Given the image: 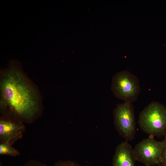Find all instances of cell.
<instances>
[{
	"label": "cell",
	"mask_w": 166,
	"mask_h": 166,
	"mask_svg": "<svg viewBox=\"0 0 166 166\" xmlns=\"http://www.w3.org/2000/svg\"><path fill=\"white\" fill-rule=\"evenodd\" d=\"M53 166H81L74 161L70 160H60L56 162Z\"/></svg>",
	"instance_id": "cell-9"
},
{
	"label": "cell",
	"mask_w": 166,
	"mask_h": 166,
	"mask_svg": "<svg viewBox=\"0 0 166 166\" xmlns=\"http://www.w3.org/2000/svg\"><path fill=\"white\" fill-rule=\"evenodd\" d=\"M163 141L164 142V146L161 164L162 166H166V136Z\"/></svg>",
	"instance_id": "cell-11"
},
{
	"label": "cell",
	"mask_w": 166,
	"mask_h": 166,
	"mask_svg": "<svg viewBox=\"0 0 166 166\" xmlns=\"http://www.w3.org/2000/svg\"><path fill=\"white\" fill-rule=\"evenodd\" d=\"M24 123L2 116L0 119V143L12 145L21 139L25 131Z\"/></svg>",
	"instance_id": "cell-6"
},
{
	"label": "cell",
	"mask_w": 166,
	"mask_h": 166,
	"mask_svg": "<svg viewBox=\"0 0 166 166\" xmlns=\"http://www.w3.org/2000/svg\"><path fill=\"white\" fill-rule=\"evenodd\" d=\"M133 148L128 141H123L117 147L112 166H136Z\"/></svg>",
	"instance_id": "cell-7"
},
{
	"label": "cell",
	"mask_w": 166,
	"mask_h": 166,
	"mask_svg": "<svg viewBox=\"0 0 166 166\" xmlns=\"http://www.w3.org/2000/svg\"><path fill=\"white\" fill-rule=\"evenodd\" d=\"M138 124L150 136H166V107L157 101L152 102L140 113Z\"/></svg>",
	"instance_id": "cell-2"
},
{
	"label": "cell",
	"mask_w": 166,
	"mask_h": 166,
	"mask_svg": "<svg viewBox=\"0 0 166 166\" xmlns=\"http://www.w3.org/2000/svg\"><path fill=\"white\" fill-rule=\"evenodd\" d=\"M21 166H47L46 164L34 159L28 160Z\"/></svg>",
	"instance_id": "cell-10"
},
{
	"label": "cell",
	"mask_w": 166,
	"mask_h": 166,
	"mask_svg": "<svg viewBox=\"0 0 166 166\" xmlns=\"http://www.w3.org/2000/svg\"><path fill=\"white\" fill-rule=\"evenodd\" d=\"M113 115L115 128L120 135L126 141L132 140L135 136L136 124L132 103L118 104L114 110Z\"/></svg>",
	"instance_id": "cell-4"
},
{
	"label": "cell",
	"mask_w": 166,
	"mask_h": 166,
	"mask_svg": "<svg viewBox=\"0 0 166 166\" xmlns=\"http://www.w3.org/2000/svg\"><path fill=\"white\" fill-rule=\"evenodd\" d=\"M12 145L7 143H0V155L11 156H19V152Z\"/></svg>",
	"instance_id": "cell-8"
},
{
	"label": "cell",
	"mask_w": 166,
	"mask_h": 166,
	"mask_svg": "<svg viewBox=\"0 0 166 166\" xmlns=\"http://www.w3.org/2000/svg\"></svg>",
	"instance_id": "cell-12"
},
{
	"label": "cell",
	"mask_w": 166,
	"mask_h": 166,
	"mask_svg": "<svg viewBox=\"0 0 166 166\" xmlns=\"http://www.w3.org/2000/svg\"><path fill=\"white\" fill-rule=\"evenodd\" d=\"M112 88L117 98L124 102L132 103L137 100L140 91L139 79L127 70L118 73L114 77Z\"/></svg>",
	"instance_id": "cell-3"
},
{
	"label": "cell",
	"mask_w": 166,
	"mask_h": 166,
	"mask_svg": "<svg viewBox=\"0 0 166 166\" xmlns=\"http://www.w3.org/2000/svg\"><path fill=\"white\" fill-rule=\"evenodd\" d=\"M2 116L31 124L41 114L42 107L34 88L15 66L4 71L0 81Z\"/></svg>",
	"instance_id": "cell-1"
},
{
	"label": "cell",
	"mask_w": 166,
	"mask_h": 166,
	"mask_svg": "<svg viewBox=\"0 0 166 166\" xmlns=\"http://www.w3.org/2000/svg\"><path fill=\"white\" fill-rule=\"evenodd\" d=\"M164 142L155 140L150 136L143 140L133 149L136 160L145 166H153L161 164Z\"/></svg>",
	"instance_id": "cell-5"
}]
</instances>
